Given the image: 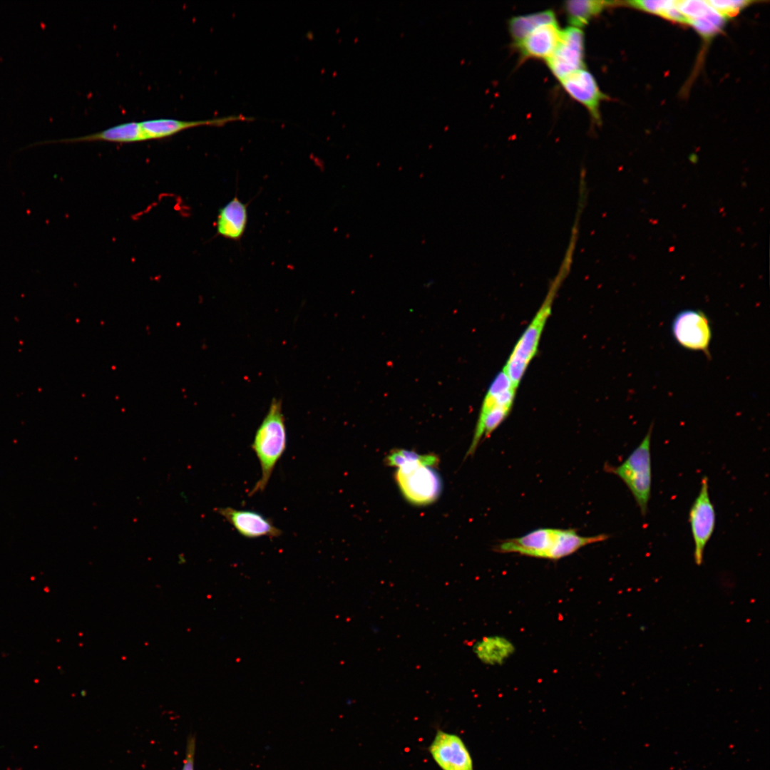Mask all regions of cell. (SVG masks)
Masks as SVG:
<instances>
[{"label":"cell","instance_id":"5bb4252c","mask_svg":"<svg viewBox=\"0 0 770 770\" xmlns=\"http://www.w3.org/2000/svg\"><path fill=\"white\" fill-rule=\"evenodd\" d=\"M252 117L232 115L209 120H180L170 118L147 120L140 122L147 140L170 137L184 130L201 125H222L233 120H252Z\"/></svg>","mask_w":770,"mask_h":770},{"label":"cell","instance_id":"e0dca14e","mask_svg":"<svg viewBox=\"0 0 770 770\" xmlns=\"http://www.w3.org/2000/svg\"><path fill=\"white\" fill-rule=\"evenodd\" d=\"M147 140L140 122H128L118 124L100 132L81 137L65 138L52 142L78 143L89 141H107L128 143Z\"/></svg>","mask_w":770,"mask_h":770},{"label":"cell","instance_id":"ba28073f","mask_svg":"<svg viewBox=\"0 0 770 770\" xmlns=\"http://www.w3.org/2000/svg\"><path fill=\"white\" fill-rule=\"evenodd\" d=\"M584 59V33L581 29L570 26L562 30L556 48L545 61L552 73L560 81L585 68Z\"/></svg>","mask_w":770,"mask_h":770},{"label":"cell","instance_id":"4fadbf2b","mask_svg":"<svg viewBox=\"0 0 770 770\" xmlns=\"http://www.w3.org/2000/svg\"><path fill=\"white\" fill-rule=\"evenodd\" d=\"M562 30L557 21L540 26L515 46L521 58H540L546 60L556 48L560 39Z\"/></svg>","mask_w":770,"mask_h":770},{"label":"cell","instance_id":"5b68a950","mask_svg":"<svg viewBox=\"0 0 770 770\" xmlns=\"http://www.w3.org/2000/svg\"><path fill=\"white\" fill-rule=\"evenodd\" d=\"M435 467L420 461L396 468L395 480L407 501L416 505H426L438 499L442 483Z\"/></svg>","mask_w":770,"mask_h":770},{"label":"cell","instance_id":"ac0fdd59","mask_svg":"<svg viewBox=\"0 0 770 770\" xmlns=\"http://www.w3.org/2000/svg\"><path fill=\"white\" fill-rule=\"evenodd\" d=\"M511 642L499 636L486 637L473 646V652L483 663L498 664L504 662L513 652Z\"/></svg>","mask_w":770,"mask_h":770},{"label":"cell","instance_id":"6da1fadb","mask_svg":"<svg viewBox=\"0 0 770 770\" xmlns=\"http://www.w3.org/2000/svg\"><path fill=\"white\" fill-rule=\"evenodd\" d=\"M608 538L605 534L583 536L575 529L538 528L520 537L505 540L496 546L502 553H518L548 560H560L581 548Z\"/></svg>","mask_w":770,"mask_h":770},{"label":"cell","instance_id":"8992f818","mask_svg":"<svg viewBox=\"0 0 770 770\" xmlns=\"http://www.w3.org/2000/svg\"><path fill=\"white\" fill-rule=\"evenodd\" d=\"M516 389L491 384L483 399L474 436L467 455H473L482 438H488L511 411Z\"/></svg>","mask_w":770,"mask_h":770},{"label":"cell","instance_id":"30bf717a","mask_svg":"<svg viewBox=\"0 0 770 770\" xmlns=\"http://www.w3.org/2000/svg\"><path fill=\"white\" fill-rule=\"evenodd\" d=\"M428 749L442 770H473L471 754L457 734L437 730Z\"/></svg>","mask_w":770,"mask_h":770},{"label":"cell","instance_id":"3957f363","mask_svg":"<svg viewBox=\"0 0 770 770\" xmlns=\"http://www.w3.org/2000/svg\"><path fill=\"white\" fill-rule=\"evenodd\" d=\"M565 260L541 307L517 342L503 369L516 389L537 352L542 332L551 313L553 300L568 274L571 261L568 257Z\"/></svg>","mask_w":770,"mask_h":770},{"label":"cell","instance_id":"277c9868","mask_svg":"<svg viewBox=\"0 0 770 770\" xmlns=\"http://www.w3.org/2000/svg\"><path fill=\"white\" fill-rule=\"evenodd\" d=\"M653 423L641 443L620 466H605L607 472L617 476L632 494L641 514L645 516L651 496V439Z\"/></svg>","mask_w":770,"mask_h":770},{"label":"cell","instance_id":"52a82bcc","mask_svg":"<svg viewBox=\"0 0 770 770\" xmlns=\"http://www.w3.org/2000/svg\"><path fill=\"white\" fill-rule=\"evenodd\" d=\"M671 332L680 346L690 351H702L710 358L712 329L709 317L703 311L692 309L680 311L672 319Z\"/></svg>","mask_w":770,"mask_h":770},{"label":"cell","instance_id":"7a4b0ae2","mask_svg":"<svg viewBox=\"0 0 770 770\" xmlns=\"http://www.w3.org/2000/svg\"><path fill=\"white\" fill-rule=\"evenodd\" d=\"M287 441L282 401L273 399L251 444L260 465L261 476L250 491L249 496L265 490L277 463L286 450Z\"/></svg>","mask_w":770,"mask_h":770},{"label":"cell","instance_id":"ffe728a7","mask_svg":"<svg viewBox=\"0 0 770 770\" xmlns=\"http://www.w3.org/2000/svg\"><path fill=\"white\" fill-rule=\"evenodd\" d=\"M613 2L592 0L568 1L564 9L570 26L581 29Z\"/></svg>","mask_w":770,"mask_h":770},{"label":"cell","instance_id":"9c48e42d","mask_svg":"<svg viewBox=\"0 0 770 770\" xmlns=\"http://www.w3.org/2000/svg\"><path fill=\"white\" fill-rule=\"evenodd\" d=\"M708 478H702L699 493L694 500L689 514L692 538L694 543L695 563L703 561L704 548L714 530L716 513L709 492Z\"/></svg>","mask_w":770,"mask_h":770},{"label":"cell","instance_id":"603a6c76","mask_svg":"<svg viewBox=\"0 0 770 770\" xmlns=\"http://www.w3.org/2000/svg\"><path fill=\"white\" fill-rule=\"evenodd\" d=\"M709 4L725 19L734 16L751 1H708Z\"/></svg>","mask_w":770,"mask_h":770},{"label":"cell","instance_id":"44dd1931","mask_svg":"<svg viewBox=\"0 0 770 770\" xmlns=\"http://www.w3.org/2000/svg\"><path fill=\"white\" fill-rule=\"evenodd\" d=\"M627 4L672 21L687 24L685 18L677 7L676 1H630Z\"/></svg>","mask_w":770,"mask_h":770},{"label":"cell","instance_id":"d6986e66","mask_svg":"<svg viewBox=\"0 0 770 770\" xmlns=\"http://www.w3.org/2000/svg\"><path fill=\"white\" fill-rule=\"evenodd\" d=\"M557 21L553 11L545 10L512 17L508 21V30L514 44L541 25Z\"/></svg>","mask_w":770,"mask_h":770},{"label":"cell","instance_id":"9a60e30c","mask_svg":"<svg viewBox=\"0 0 770 770\" xmlns=\"http://www.w3.org/2000/svg\"><path fill=\"white\" fill-rule=\"evenodd\" d=\"M676 2L677 7L685 18L687 24L692 26L704 36L709 37L716 34L726 19L709 4L708 1H676Z\"/></svg>","mask_w":770,"mask_h":770},{"label":"cell","instance_id":"7c38bea8","mask_svg":"<svg viewBox=\"0 0 770 770\" xmlns=\"http://www.w3.org/2000/svg\"><path fill=\"white\" fill-rule=\"evenodd\" d=\"M216 513L224 518L242 537L250 539L278 538L282 531L272 520L260 513L238 510L231 507L217 508Z\"/></svg>","mask_w":770,"mask_h":770},{"label":"cell","instance_id":"7402d4cb","mask_svg":"<svg viewBox=\"0 0 770 770\" xmlns=\"http://www.w3.org/2000/svg\"><path fill=\"white\" fill-rule=\"evenodd\" d=\"M426 461L437 466L439 459L434 454H419L413 451L395 449L386 457L385 462L389 466L399 468L406 464Z\"/></svg>","mask_w":770,"mask_h":770},{"label":"cell","instance_id":"2e32d148","mask_svg":"<svg viewBox=\"0 0 770 770\" xmlns=\"http://www.w3.org/2000/svg\"><path fill=\"white\" fill-rule=\"evenodd\" d=\"M247 206L235 196L218 212L217 233L224 238L238 241L246 230L248 215Z\"/></svg>","mask_w":770,"mask_h":770},{"label":"cell","instance_id":"8fae6325","mask_svg":"<svg viewBox=\"0 0 770 770\" xmlns=\"http://www.w3.org/2000/svg\"><path fill=\"white\" fill-rule=\"evenodd\" d=\"M565 91L582 104L597 123L600 121V107L605 99L593 75L585 68L580 69L560 81Z\"/></svg>","mask_w":770,"mask_h":770}]
</instances>
